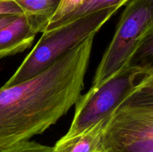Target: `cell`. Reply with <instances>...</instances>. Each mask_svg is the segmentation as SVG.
<instances>
[{"label":"cell","mask_w":153,"mask_h":152,"mask_svg":"<svg viewBox=\"0 0 153 152\" xmlns=\"http://www.w3.org/2000/svg\"><path fill=\"white\" fill-rule=\"evenodd\" d=\"M18 15H7V16H0V28L4 27L9 22L14 19Z\"/></svg>","instance_id":"13"},{"label":"cell","mask_w":153,"mask_h":152,"mask_svg":"<svg viewBox=\"0 0 153 152\" xmlns=\"http://www.w3.org/2000/svg\"><path fill=\"white\" fill-rule=\"evenodd\" d=\"M94 36L34 77L0 87V149L43 134L76 104L84 89Z\"/></svg>","instance_id":"1"},{"label":"cell","mask_w":153,"mask_h":152,"mask_svg":"<svg viewBox=\"0 0 153 152\" xmlns=\"http://www.w3.org/2000/svg\"><path fill=\"white\" fill-rule=\"evenodd\" d=\"M153 83L151 64L131 63L105 83L91 87L80 95L71 125L65 137H71L103 119L108 118L124 101Z\"/></svg>","instance_id":"2"},{"label":"cell","mask_w":153,"mask_h":152,"mask_svg":"<svg viewBox=\"0 0 153 152\" xmlns=\"http://www.w3.org/2000/svg\"><path fill=\"white\" fill-rule=\"evenodd\" d=\"M0 152H52V147L25 140L1 148Z\"/></svg>","instance_id":"10"},{"label":"cell","mask_w":153,"mask_h":152,"mask_svg":"<svg viewBox=\"0 0 153 152\" xmlns=\"http://www.w3.org/2000/svg\"><path fill=\"white\" fill-rule=\"evenodd\" d=\"M22 14V11L13 0H0V16Z\"/></svg>","instance_id":"12"},{"label":"cell","mask_w":153,"mask_h":152,"mask_svg":"<svg viewBox=\"0 0 153 152\" xmlns=\"http://www.w3.org/2000/svg\"><path fill=\"white\" fill-rule=\"evenodd\" d=\"M126 4L91 87H98L130 65L145 43L153 38V0H129Z\"/></svg>","instance_id":"5"},{"label":"cell","mask_w":153,"mask_h":152,"mask_svg":"<svg viewBox=\"0 0 153 152\" xmlns=\"http://www.w3.org/2000/svg\"><path fill=\"white\" fill-rule=\"evenodd\" d=\"M85 1L86 0H61L56 11L49 21V23L46 28L54 25L63 17L74 11L78 7H80Z\"/></svg>","instance_id":"11"},{"label":"cell","mask_w":153,"mask_h":152,"mask_svg":"<svg viewBox=\"0 0 153 152\" xmlns=\"http://www.w3.org/2000/svg\"><path fill=\"white\" fill-rule=\"evenodd\" d=\"M120 7H114L79 18L42 36L13 75L4 83L10 86L39 74L100 28Z\"/></svg>","instance_id":"3"},{"label":"cell","mask_w":153,"mask_h":152,"mask_svg":"<svg viewBox=\"0 0 153 152\" xmlns=\"http://www.w3.org/2000/svg\"><path fill=\"white\" fill-rule=\"evenodd\" d=\"M128 1L129 0H86L76 10L63 17L54 25L46 28L43 33L49 32L58 27L66 25L72 21H74L79 18L96 13V12L101 11V10L114 7H121L122 6L125 5Z\"/></svg>","instance_id":"8"},{"label":"cell","mask_w":153,"mask_h":152,"mask_svg":"<svg viewBox=\"0 0 153 152\" xmlns=\"http://www.w3.org/2000/svg\"><path fill=\"white\" fill-rule=\"evenodd\" d=\"M103 152H104V151H103Z\"/></svg>","instance_id":"14"},{"label":"cell","mask_w":153,"mask_h":152,"mask_svg":"<svg viewBox=\"0 0 153 152\" xmlns=\"http://www.w3.org/2000/svg\"><path fill=\"white\" fill-rule=\"evenodd\" d=\"M26 16H34L49 23L61 0H13ZM48 25V24H47Z\"/></svg>","instance_id":"9"},{"label":"cell","mask_w":153,"mask_h":152,"mask_svg":"<svg viewBox=\"0 0 153 152\" xmlns=\"http://www.w3.org/2000/svg\"><path fill=\"white\" fill-rule=\"evenodd\" d=\"M47 22L34 16L18 15L0 28V58L26 50L37 33H43Z\"/></svg>","instance_id":"6"},{"label":"cell","mask_w":153,"mask_h":152,"mask_svg":"<svg viewBox=\"0 0 153 152\" xmlns=\"http://www.w3.org/2000/svg\"><path fill=\"white\" fill-rule=\"evenodd\" d=\"M108 118L93 124L76 135L64 136L52 147V152H103L102 134Z\"/></svg>","instance_id":"7"},{"label":"cell","mask_w":153,"mask_h":152,"mask_svg":"<svg viewBox=\"0 0 153 152\" xmlns=\"http://www.w3.org/2000/svg\"><path fill=\"white\" fill-rule=\"evenodd\" d=\"M104 152H153V83L124 101L108 118Z\"/></svg>","instance_id":"4"}]
</instances>
